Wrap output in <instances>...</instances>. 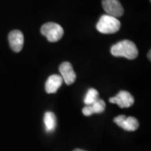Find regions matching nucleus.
<instances>
[{"label":"nucleus","mask_w":151,"mask_h":151,"mask_svg":"<svg viewBox=\"0 0 151 151\" xmlns=\"http://www.w3.org/2000/svg\"><path fill=\"white\" fill-rule=\"evenodd\" d=\"M111 54L116 57L134 60L138 56L139 50L134 42L129 40H124L113 45L111 47Z\"/></svg>","instance_id":"1"},{"label":"nucleus","mask_w":151,"mask_h":151,"mask_svg":"<svg viewBox=\"0 0 151 151\" xmlns=\"http://www.w3.org/2000/svg\"><path fill=\"white\" fill-rule=\"evenodd\" d=\"M97 31L102 34L108 35L118 32L121 28V23L117 18L104 14L99 19L97 24Z\"/></svg>","instance_id":"2"},{"label":"nucleus","mask_w":151,"mask_h":151,"mask_svg":"<svg viewBox=\"0 0 151 151\" xmlns=\"http://www.w3.org/2000/svg\"><path fill=\"white\" fill-rule=\"evenodd\" d=\"M40 32L50 42H57L63 36L64 29L56 23L48 22L40 28Z\"/></svg>","instance_id":"3"},{"label":"nucleus","mask_w":151,"mask_h":151,"mask_svg":"<svg viewBox=\"0 0 151 151\" xmlns=\"http://www.w3.org/2000/svg\"><path fill=\"white\" fill-rule=\"evenodd\" d=\"M102 4L104 11L108 15L119 18L124 14V8L119 0H103Z\"/></svg>","instance_id":"4"},{"label":"nucleus","mask_w":151,"mask_h":151,"mask_svg":"<svg viewBox=\"0 0 151 151\" xmlns=\"http://www.w3.org/2000/svg\"><path fill=\"white\" fill-rule=\"evenodd\" d=\"M114 123L126 131H135L138 129L139 124L134 117H126L124 114L117 116L113 119Z\"/></svg>","instance_id":"5"},{"label":"nucleus","mask_w":151,"mask_h":151,"mask_svg":"<svg viewBox=\"0 0 151 151\" xmlns=\"http://www.w3.org/2000/svg\"><path fill=\"white\" fill-rule=\"evenodd\" d=\"M109 102L115 103L121 108H129L134 103V98L127 91H120L115 97H110Z\"/></svg>","instance_id":"6"},{"label":"nucleus","mask_w":151,"mask_h":151,"mask_svg":"<svg viewBox=\"0 0 151 151\" xmlns=\"http://www.w3.org/2000/svg\"><path fill=\"white\" fill-rule=\"evenodd\" d=\"M59 70L63 82H65L66 85H71L75 82L76 76L70 62L65 61L61 63L59 66Z\"/></svg>","instance_id":"7"},{"label":"nucleus","mask_w":151,"mask_h":151,"mask_svg":"<svg viewBox=\"0 0 151 151\" xmlns=\"http://www.w3.org/2000/svg\"><path fill=\"white\" fill-rule=\"evenodd\" d=\"M24 35L20 30H12L9 34V46L14 52H20L24 46Z\"/></svg>","instance_id":"8"},{"label":"nucleus","mask_w":151,"mask_h":151,"mask_svg":"<svg viewBox=\"0 0 151 151\" xmlns=\"http://www.w3.org/2000/svg\"><path fill=\"white\" fill-rule=\"evenodd\" d=\"M62 83H63V80L60 75L54 74L50 76L45 82V92L49 94L55 93L61 86Z\"/></svg>","instance_id":"9"},{"label":"nucleus","mask_w":151,"mask_h":151,"mask_svg":"<svg viewBox=\"0 0 151 151\" xmlns=\"http://www.w3.org/2000/svg\"><path fill=\"white\" fill-rule=\"evenodd\" d=\"M106 108V103L103 101V99H98L95 103L92 104V105H88V106H85L83 109H82V113L88 117L91 116L94 113H101L104 112Z\"/></svg>","instance_id":"10"},{"label":"nucleus","mask_w":151,"mask_h":151,"mask_svg":"<svg viewBox=\"0 0 151 151\" xmlns=\"http://www.w3.org/2000/svg\"><path fill=\"white\" fill-rule=\"evenodd\" d=\"M44 124L45 126V130L48 133H51L55 129L56 127V118L55 113L52 112H46L44 116Z\"/></svg>","instance_id":"11"},{"label":"nucleus","mask_w":151,"mask_h":151,"mask_svg":"<svg viewBox=\"0 0 151 151\" xmlns=\"http://www.w3.org/2000/svg\"><path fill=\"white\" fill-rule=\"evenodd\" d=\"M99 99V92H97L95 88H90L86 92L85 98H84V103L86 106L92 105Z\"/></svg>","instance_id":"12"},{"label":"nucleus","mask_w":151,"mask_h":151,"mask_svg":"<svg viewBox=\"0 0 151 151\" xmlns=\"http://www.w3.org/2000/svg\"><path fill=\"white\" fill-rule=\"evenodd\" d=\"M73 151H86V150H81V149H76V150H74Z\"/></svg>","instance_id":"13"},{"label":"nucleus","mask_w":151,"mask_h":151,"mask_svg":"<svg viewBox=\"0 0 151 151\" xmlns=\"http://www.w3.org/2000/svg\"><path fill=\"white\" fill-rule=\"evenodd\" d=\"M148 55H148V56H149V60H150V59H151V58H150V50L149 51V54H148Z\"/></svg>","instance_id":"14"}]
</instances>
